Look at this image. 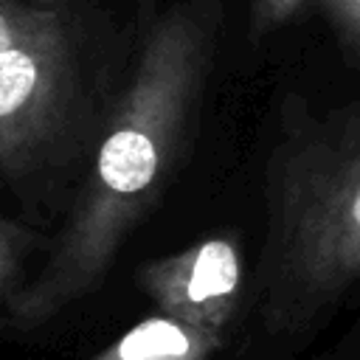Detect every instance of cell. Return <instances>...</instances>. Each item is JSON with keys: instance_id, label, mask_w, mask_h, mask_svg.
I'll return each instance as SVG.
<instances>
[{"instance_id": "cell-1", "label": "cell", "mask_w": 360, "mask_h": 360, "mask_svg": "<svg viewBox=\"0 0 360 360\" xmlns=\"http://www.w3.org/2000/svg\"><path fill=\"white\" fill-rule=\"evenodd\" d=\"M219 22V0H177L155 20L62 231L6 304L8 332L28 335L96 292L158 208L191 143Z\"/></svg>"}, {"instance_id": "cell-2", "label": "cell", "mask_w": 360, "mask_h": 360, "mask_svg": "<svg viewBox=\"0 0 360 360\" xmlns=\"http://www.w3.org/2000/svg\"><path fill=\"white\" fill-rule=\"evenodd\" d=\"M259 312L298 329L360 284V104L290 110L264 169Z\"/></svg>"}, {"instance_id": "cell-3", "label": "cell", "mask_w": 360, "mask_h": 360, "mask_svg": "<svg viewBox=\"0 0 360 360\" xmlns=\"http://www.w3.org/2000/svg\"><path fill=\"white\" fill-rule=\"evenodd\" d=\"M76 98L65 22L0 53V174L20 194L56 158Z\"/></svg>"}, {"instance_id": "cell-4", "label": "cell", "mask_w": 360, "mask_h": 360, "mask_svg": "<svg viewBox=\"0 0 360 360\" xmlns=\"http://www.w3.org/2000/svg\"><path fill=\"white\" fill-rule=\"evenodd\" d=\"M242 281V253L231 236L197 239L138 270V287L160 315L177 318L217 340H222L236 312Z\"/></svg>"}, {"instance_id": "cell-5", "label": "cell", "mask_w": 360, "mask_h": 360, "mask_svg": "<svg viewBox=\"0 0 360 360\" xmlns=\"http://www.w3.org/2000/svg\"><path fill=\"white\" fill-rule=\"evenodd\" d=\"M222 340L169 315H149L87 360H211Z\"/></svg>"}, {"instance_id": "cell-6", "label": "cell", "mask_w": 360, "mask_h": 360, "mask_svg": "<svg viewBox=\"0 0 360 360\" xmlns=\"http://www.w3.org/2000/svg\"><path fill=\"white\" fill-rule=\"evenodd\" d=\"M37 248V233L14 219L0 217V304H8L25 284V262Z\"/></svg>"}, {"instance_id": "cell-7", "label": "cell", "mask_w": 360, "mask_h": 360, "mask_svg": "<svg viewBox=\"0 0 360 360\" xmlns=\"http://www.w3.org/2000/svg\"><path fill=\"white\" fill-rule=\"evenodd\" d=\"M62 17L51 6H28L20 0H0V53L34 39Z\"/></svg>"}, {"instance_id": "cell-8", "label": "cell", "mask_w": 360, "mask_h": 360, "mask_svg": "<svg viewBox=\"0 0 360 360\" xmlns=\"http://www.w3.org/2000/svg\"><path fill=\"white\" fill-rule=\"evenodd\" d=\"M321 8L343 56L352 65H360V0H321Z\"/></svg>"}, {"instance_id": "cell-9", "label": "cell", "mask_w": 360, "mask_h": 360, "mask_svg": "<svg viewBox=\"0 0 360 360\" xmlns=\"http://www.w3.org/2000/svg\"><path fill=\"white\" fill-rule=\"evenodd\" d=\"M304 6V0H250V17H248V31L250 39L259 42L284 22L295 17V11Z\"/></svg>"}, {"instance_id": "cell-10", "label": "cell", "mask_w": 360, "mask_h": 360, "mask_svg": "<svg viewBox=\"0 0 360 360\" xmlns=\"http://www.w3.org/2000/svg\"><path fill=\"white\" fill-rule=\"evenodd\" d=\"M39 3H42V6H48V3H51V0H39Z\"/></svg>"}]
</instances>
